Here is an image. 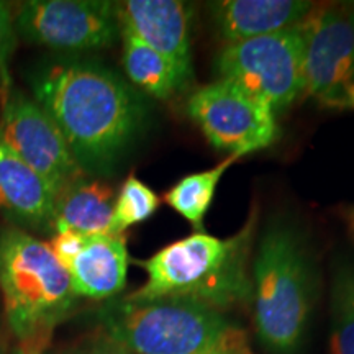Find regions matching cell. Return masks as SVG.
Listing matches in <instances>:
<instances>
[{"mask_svg": "<svg viewBox=\"0 0 354 354\" xmlns=\"http://www.w3.org/2000/svg\"><path fill=\"white\" fill-rule=\"evenodd\" d=\"M28 81L33 100L59 128L84 174L112 169L143 127L138 92L95 61H43Z\"/></svg>", "mask_w": 354, "mask_h": 354, "instance_id": "6da1fadb", "label": "cell"}, {"mask_svg": "<svg viewBox=\"0 0 354 354\" xmlns=\"http://www.w3.org/2000/svg\"><path fill=\"white\" fill-rule=\"evenodd\" d=\"M254 232L256 215H251L230 238L196 232L171 243L148 261H141L148 279L125 299H189L220 312L243 302L251 295L248 261Z\"/></svg>", "mask_w": 354, "mask_h": 354, "instance_id": "7a4b0ae2", "label": "cell"}, {"mask_svg": "<svg viewBox=\"0 0 354 354\" xmlns=\"http://www.w3.org/2000/svg\"><path fill=\"white\" fill-rule=\"evenodd\" d=\"M0 290L8 325L26 354H39L77 297L50 245L17 228L0 232Z\"/></svg>", "mask_w": 354, "mask_h": 354, "instance_id": "3957f363", "label": "cell"}, {"mask_svg": "<svg viewBox=\"0 0 354 354\" xmlns=\"http://www.w3.org/2000/svg\"><path fill=\"white\" fill-rule=\"evenodd\" d=\"M251 295L261 343L279 354L295 351L312 313L313 286L304 245L292 228L277 223L264 233Z\"/></svg>", "mask_w": 354, "mask_h": 354, "instance_id": "277c9868", "label": "cell"}, {"mask_svg": "<svg viewBox=\"0 0 354 354\" xmlns=\"http://www.w3.org/2000/svg\"><path fill=\"white\" fill-rule=\"evenodd\" d=\"M102 325L131 354H197L233 328L220 310L189 299L115 300L102 310Z\"/></svg>", "mask_w": 354, "mask_h": 354, "instance_id": "5b68a950", "label": "cell"}, {"mask_svg": "<svg viewBox=\"0 0 354 354\" xmlns=\"http://www.w3.org/2000/svg\"><path fill=\"white\" fill-rule=\"evenodd\" d=\"M221 81L236 86L274 113L304 94V37L300 25L227 44L216 57Z\"/></svg>", "mask_w": 354, "mask_h": 354, "instance_id": "8992f818", "label": "cell"}, {"mask_svg": "<svg viewBox=\"0 0 354 354\" xmlns=\"http://www.w3.org/2000/svg\"><path fill=\"white\" fill-rule=\"evenodd\" d=\"M304 94L323 107L354 110V8L313 7L300 24Z\"/></svg>", "mask_w": 354, "mask_h": 354, "instance_id": "52a82bcc", "label": "cell"}, {"mask_svg": "<svg viewBox=\"0 0 354 354\" xmlns=\"http://www.w3.org/2000/svg\"><path fill=\"white\" fill-rule=\"evenodd\" d=\"M13 32L24 41L68 53L105 50L122 35L117 3L104 0L21 2Z\"/></svg>", "mask_w": 354, "mask_h": 354, "instance_id": "ba28073f", "label": "cell"}, {"mask_svg": "<svg viewBox=\"0 0 354 354\" xmlns=\"http://www.w3.org/2000/svg\"><path fill=\"white\" fill-rule=\"evenodd\" d=\"M187 113L214 148L245 156L268 148L277 136L276 113L227 81L207 84L187 100Z\"/></svg>", "mask_w": 354, "mask_h": 354, "instance_id": "9c48e42d", "label": "cell"}, {"mask_svg": "<svg viewBox=\"0 0 354 354\" xmlns=\"http://www.w3.org/2000/svg\"><path fill=\"white\" fill-rule=\"evenodd\" d=\"M0 140L57 194L84 172L71 154L59 128L28 95L8 88L0 113Z\"/></svg>", "mask_w": 354, "mask_h": 354, "instance_id": "30bf717a", "label": "cell"}, {"mask_svg": "<svg viewBox=\"0 0 354 354\" xmlns=\"http://www.w3.org/2000/svg\"><path fill=\"white\" fill-rule=\"evenodd\" d=\"M120 30L158 51L184 88L194 76L190 46V7L180 0H127L117 3Z\"/></svg>", "mask_w": 354, "mask_h": 354, "instance_id": "8fae6325", "label": "cell"}, {"mask_svg": "<svg viewBox=\"0 0 354 354\" xmlns=\"http://www.w3.org/2000/svg\"><path fill=\"white\" fill-rule=\"evenodd\" d=\"M315 7L304 0H221L210 3L216 33L227 44L294 28Z\"/></svg>", "mask_w": 354, "mask_h": 354, "instance_id": "7c38bea8", "label": "cell"}, {"mask_svg": "<svg viewBox=\"0 0 354 354\" xmlns=\"http://www.w3.org/2000/svg\"><path fill=\"white\" fill-rule=\"evenodd\" d=\"M56 192L0 140V212L24 227H51Z\"/></svg>", "mask_w": 354, "mask_h": 354, "instance_id": "4fadbf2b", "label": "cell"}, {"mask_svg": "<svg viewBox=\"0 0 354 354\" xmlns=\"http://www.w3.org/2000/svg\"><path fill=\"white\" fill-rule=\"evenodd\" d=\"M128 251L123 234H88L81 253L69 264L73 289L79 297L105 300L127 282Z\"/></svg>", "mask_w": 354, "mask_h": 354, "instance_id": "5bb4252c", "label": "cell"}, {"mask_svg": "<svg viewBox=\"0 0 354 354\" xmlns=\"http://www.w3.org/2000/svg\"><path fill=\"white\" fill-rule=\"evenodd\" d=\"M115 196L113 189L99 179L81 176L56 197L51 227L57 232L110 234Z\"/></svg>", "mask_w": 354, "mask_h": 354, "instance_id": "9a60e30c", "label": "cell"}, {"mask_svg": "<svg viewBox=\"0 0 354 354\" xmlns=\"http://www.w3.org/2000/svg\"><path fill=\"white\" fill-rule=\"evenodd\" d=\"M120 37L123 39V68L136 87L161 100L171 99L183 91L184 86L174 69L158 51L125 30H122Z\"/></svg>", "mask_w": 354, "mask_h": 354, "instance_id": "2e32d148", "label": "cell"}, {"mask_svg": "<svg viewBox=\"0 0 354 354\" xmlns=\"http://www.w3.org/2000/svg\"><path fill=\"white\" fill-rule=\"evenodd\" d=\"M238 159H240L238 156H228L212 169L183 177L165 194L166 203L180 216H184L190 225H194V228L202 232L203 218L215 197L216 185L223 172Z\"/></svg>", "mask_w": 354, "mask_h": 354, "instance_id": "e0dca14e", "label": "cell"}, {"mask_svg": "<svg viewBox=\"0 0 354 354\" xmlns=\"http://www.w3.org/2000/svg\"><path fill=\"white\" fill-rule=\"evenodd\" d=\"M331 354H354V264L336 268L331 284Z\"/></svg>", "mask_w": 354, "mask_h": 354, "instance_id": "ac0fdd59", "label": "cell"}, {"mask_svg": "<svg viewBox=\"0 0 354 354\" xmlns=\"http://www.w3.org/2000/svg\"><path fill=\"white\" fill-rule=\"evenodd\" d=\"M158 207L159 197L154 190L131 174L115 198L110 234H123L133 225L153 216Z\"/></svg>", "mask_w": 354, "mask_h": 354, "instance_id": "d6986e66", "label": "cell"}, {"mask_svg": "<svg viewBox=\"0 0 354 354\" xmlns=\"http://www.w3.org/2000/svg\"><path fill=\"white\" fill-rule=\"evenodd\" d=\"M84 243H86V234L73 232V230H64V232L56 233V236L50 243V248L56 259L68 269L69 264L81 253Z\"/></svg>", "mask_w": 354, "mask_h": 354, "instance_id": "ffe728a7", "label": "cell"}, {"mask_svg": "<svg viewBox=\"0 0 354 354\" xmlns=\"http://www.w3.org/2000/svg\"><path fill=\"white\" fill-rule=\"evenodd\" d=\"M197 354H251V351L248 348L245 333L233 326L220 342Z\"/></svg>", "mask_w": 354, "mask_h": 354, "instance_id": "44dd1931", "label": "cell"}, {"mask_svg": "<svg viewBox=\"0 0 354 354\" xmlns=\"http://www.w3.org/2000/svg\"><path fill=\"white\" fill-rule=\"evenodd\" d=\"M13 38L12 8L6 2H0V68H3Z\"/></svg>", "mask_w": 354, "mask_h": 354, "instance_id": "7402d4cb", "label": "cell"}, {"mask_svg": "<svg viewBox=\"0 0 354 354\" xmlns=\"http://www.w3.org/2000/svg\"><path fill=\"white\" fill-rule=\"evenodd\" d=\"M76 354H131L130 351H127L125 348H122L120 344L113 343L110 338L100 339V342H95L88 346L82 348L81 351H77Z\"/></svg>", "mask_w": 354, "mask_h": 354, "instance_id": "603a6c76", "label": "cell"}, {"mask_svg": "<svg viewBox=\"0 0 354 354\" xmlns=\"http://www.w3.org/2000/svg\"><path fill=\"white\" fill-rule=\"evenodd\" d=\"M348 227H349V233H351V236L354 240V209L348 212Z\"/></svg>", "mask_w": 354, "mask_h": 354, "instance_id": "cb8c5ba5", "label": "cell"}, {"mask_svg": "<svg viewBox=\"0 0 354 354\" xmlns=\"http://www.w3.org/2000/svg\"><path fill=\"white\" fill-rule=\"evenodd\" d=\"M13 354H26V353L24 351V349H19V351H17V353H13Z\"/></svg>", "mask_w": 354, "mask_h": 354, "instance_id": "d4e9b609", "label": "cell"}, {"mask_svg": "<svg viewBox=\"0 0 354 354\" xmlns=\"http://www.w3.org/2000/svg\"><path fill=\"white\" fill-rule=\"evenodd\" d=\"M351 6H353V8H354V3H351Z\"/></svg>", "mask_w": 354, "mask_h": 354, "instance_id": "484cf974", "label": "cell"}, {"mask_svg": "<svg viewBox=\"0 0 354 354\" xmlns=\"http://www.w3.org/2000/svg\"><path fill=\"white\" fill-rule=\"evenodd\" d=\"M39 354H41V353H39Z\"/></svg>", "mask_w": 354, "mask_h": 354, "instance_id": "4316f807", "label": "cell"}]
</instances>
